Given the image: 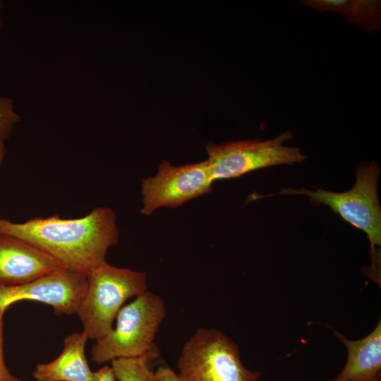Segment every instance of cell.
Listing matches in <instances>:
<instances>
[{
	"instance_id": "6",
	"label": "cell",
	"mask_w": 381,
	"mask_h": 381,
	"mask_svg": "<svg viewBox=\"0 0 381 381\" xmlns=\"http://www.w3.org/2000/svg\"><path fill=\"white\" fill-rule=\"evenodd\" d=\"M293 137V133L286 131L264 141L257 139L207 144L206 161L212 181L236 178L271 166L304 162L307 157L301 148L284 145Z\"/></svg>"
},
{
	"instance_id": "12",
	"label": "cell",
	"mask_w": 381,
	"mask_h": 381,
	"mask_svg": "<svg viewBox=\"0 0 381 381\" xmlns=\"http://www.w3.org/2000/svg\"><path fill=\"white\" fill-rule=\"evenodd\" d=\"M159 356L155 345L144 355L111 361L116 380L119 381H159L153 369L152 361Z\"/></svg>"
},
{
	"instance_id": "13",
	"label": "cell",
	"mask_w": 381,
	"mask_h": 381,
	"mask_svg": "<svg viewBox=\"0 0 381 381\" xmlns=\"http://www.w3.org/2000/svg\"><path fill=\"white\" fill-rule=\"evenodd\" d=\"M351 25L368 32L377 31L381 27V1L378 0H350L345 13Z\"/></svg>"
},
{
	"instance_id": "15",
	"label": "cell",
	"mask_w": 381,
	"mask_h": 381,
	"mask_svg": "<svg viewBox=\"0 0 381 381\" xmlns=\"http://www.w3.org/2000/svg\"><path fill=\"white\" fill-rule=\"evenodd\" d=\"M0 381H23L8 369L4 353V315H0Z\"/></svg>"
},
{
	"instance_id": "3",
	"label": "cell",
	"mask_w": 381,
	"mask_h": 381,
	"mask_svg": "<svg viewBox=\"0 0 381 381\" xmlns=\"http://www.w3.org/2000/svg\"><path fill=\"white\" fill-rule=\"evenodd\" d=\"M380 172L378 164L375 162L361 164L356 168L355 185L343 193L319 188H316V190L305 188H282L273 194H253L250 197L251 200H255L274 195H301L308 197L312 203L327 205L344 220L367 234L370 243L372 271H376L375 246L381 245V208L377 194Z\"/></svg>"
},
{
	"instance_id": "18",
	"label": "cell",
	"mask_w": 381,
	"mask_h": 381,
	"mask_svg": "<svg viewBox=\"0 0 381 381\" xmlns=\"http://www.w3.org/2000/svg\"><path fill=\"white\" fill-rule=\"evenodd\" d=\"M6 154V149L4 141L0 140V166L1 165L5 155Z\"/></svg>"
},
{
	"instance_id": "14",
	"label": "cell",
	"mask_w": 381,
	"mask_h": 381,
	"mask_svg": "<svg viewBox=\"0 0 381 381\" xmlns=\"http://www.w3.org/2000/svg\"><path fill=\"white\" fill-rule=\"evenodd\" d=\"M20 120V116L13 110V99L10 97H0V140L8 139L14 125Z\"/></svg>"
},
{
	"instance_id": "11",
	"label": "cell",
	"mask_w": 381,
	"mask_h": 381,
	"mask_svg": "<svg viewBox=\"0 0 381 381\" xmlns=\"http://www.w3.org/2000/svg\"><path fill=\"white\" fill-rule=\"evenodd\" d=\"M88 338L83 332H74L64 340L59 356L51 362L38 363L32 377L36 381H94L85 355Z\"/></svg>"
},
{
	"instance_id": "8",
	"label": "cell",
	"mask_w": 381,
	"mask_h": 381,
	"mask_svg": "<svg viewBox=\"0 0 381 381\" xmlns=\"http://www.w3.org/2000/svg\"><path fill=\"white\" fill-rule=\"evenodd\" d=\"M86 288L85 274L64 268L23 284H0V315L12 304L25 300L49 305L58 315H71L77 313Z\"/></svg>"
},
{
	"instance_id": "9",
	"label": "cell",
	"mask_w": 381,
	"mask_h": 381,
	"mask_svg": "<svg viewBox=\"0 0 381 381\" xmlns=\"http://www.w3.org/2000/svg\"><path fill=\"white\" fill-rule=\"evenodd\" d=\"M62 267L47 253L18 237L0 232V284H26Z\"/></svg>"
},
{
	"instance_id": "19",
	"label": "cell",
	"mask_w": 381,
	"mask_h": 381,
	"mask_svg": "<svg viewBox=\"0 0 381 381\" xmlns=\"http://www.w3.org/2000/svg\"><path fill=\"white\" fill-rule=\"evenodd\" d=\"M3 6H4L3 2L1 1H0V11L3 8ZM2 24H3V21H2L1 18V16H0V28L2 26Z\"/></svg>"
},
{
	"instance_id": "7",
	"label": "cell",
	"mask_w": 381,
	"mask_h": 381,
	"mask_svg": "<svg viewBox=\"0 0 381 381\" xmlns=\"http://www.w3.org/2000/svg\"><path fill=\"white\" fill-rule=\"evenodd\" d=\"M207 161L182 166H172L162 160L155 176L141 181V212L151 214L160 207L176 208L212 191Z\"/></svg>"
},
{
	"instance_id": "1",
	"label": "cell",
	"mask_w": 381,
	"mask_h": 381,
	"mask_svg": "<svg viewBox=\"0 0 381 381\" xmlns=\"http://www.w3.org/2000/svg\"><path fill=\"white\" fill-rule=\"evenodd\" d=\"M0 232L35 246L64 269L85 274L106 261L108 250L119 238L116 214L108 207L75 219L53 215L15 223L0 218Z\"/></svg>"
},
{
	"instance_id": "2",
	"label": "cell",
	"mask_w": 381,
	"mask_h": 381,
	"mask_svg": "<svg viewBox=\"0 0 381 381\" xmlns=\"http://www.w3.org/2000/svg\"><path fill=\"white\" fill-rule=\"evenodd\" d=\"M86 276V291L76 314L87 338L97 340L112 329L125 301L147 290V274L105 261Z\"/></svg>"
},
{
	"instance_id": "5",
	"label": "cell",
	"mask_w": 381,
	"mask_h": 381,
	"mask_svg": "<svg viewBox=\"0 0 381 381\" xmlns=\"http://www.w3.org/2000/svg\"><path fill=\"white\" fill-rule=\"evenodd\" d=\"M177 369L181 381H257L262 375L244 366L238 346L229 337L205 327L183 344Z\"/></svg>"
},
{
	"instance_id": "4",
	"label": "cell",
	"mask_w": 381,
	"mask_h": 381,
	"mask_svg": "<svg viewBox=\"0 0 381 381\" xmlns=\"http://www.w3.org/2000/svg\"><path fill=\"white\" fill-rule=\"evenodd\" d=\"M167 313L164 299L145 291L119 310L116 327L96 340L92 361L103 363L122 358L140 356L150 351Z\"/></svg>"
},
{
	"instance_id": "10",
	"label": "cell",
	"mask_w": 381,
	"mask_h": 381,
	"mask_svg": "<svg viewBox=\"0 0 381 381\" xmlns=\"http://www.w3.org/2000/svg\"><path fill=\"white\" fill-rule=\"evenodd\" d=\"M347 348V361L332 381H381V322L364 338L351 341L334 331Z\"/></svg>"
},
{
	"instance_id": "17",
	"label": "cell",
	"mask_w": 381,
	"mask_h": 381,
	"mask_svg": "<svg viewBox=\"0 0 381 381\" xmlns=\"http://www.w3.org/2000/svg\"><path fill=\"white\" fill-rule=\"evenodd\" d=\"M155 373L159 381H181L176 373L167 366L159 368Z\"/></svg>"
},
{
	"instance_id": "16",
	"label": "cell",
	"mask_w": 381,
	"mask_h": 381,
	"mask_svg": "<svg viewBox=\"0 0 381 381\" xmlns=\"http://www.w3.org/2000/svg\"><path fill=\"white\" fill-rule=\"evenodd\" d=\"M94 381H116V377L112 366L105 365L93 372Z\"/></svg>"
}]
</instances>
